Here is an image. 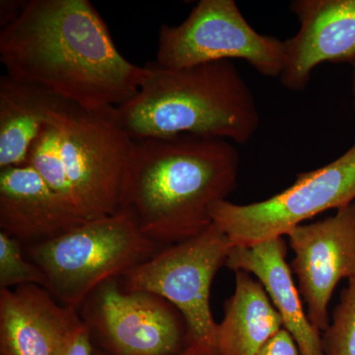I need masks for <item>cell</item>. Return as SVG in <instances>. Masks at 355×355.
I'll return each instance as SVG.
<instances>
[{
  "instance_id": "1",
  "label": "cell",
  "mask_w": 355,
  "mask_h": 355,
  "mask_svg": "<svg viewBox=\"0 0 355 355\" xmlns=\"http://www.w3.org/2000/svg\"><path fill=\"white\" fill-rule=\"evenodd\" d=\"M6 74L85 110L119 107L132 99L148 72L114 44L88 0H28L0 30Z\"/></svg>"
},
{
  "instance_id": "15",
  "label": "cell",
  "mask_w": 355,
  "mask_h": 355,
  "mask_svg": "<svg viewBox=\"0 0 355 355\" xmlns=\"http://www.w3.org/2000/svg\"><path fill=\"white\" fill-rule=\"evenodd\" d=\"M76 105L31 84L0 78V169L27 164L46 125Z\"/></svg>"
},
{
  "instance_id": "7",
  "label": "cell",
  "mask_w": 355,
  "mask_h": 355,
  "mask_svg": "<svg viewBox=\"0 0 355 355\" xmlns=\"http://www.w3.org/2000/svg\"><path fill=\"white\" fill-rule=\"evenodd\" d=\"M354 202L355 141L329 164L299 173L282 193L250 205L221 200L212 205L210 217L233 246H249L282 237L318 214Z\"/></svg>"
},
{
  "instance_id": "21",
  "label": "cell",
  "mask_w": 355,
  "mask_h": 355,
  "mask_svg": "<svg viewBox=\"0 0 355 355\" xmlns=\"http://www.w3.org/2000/svg\"><path fill=\"white\" fill-rule=\"evenodd\" d=\"M26 1L22 0H4L0 4V26L1 28L10 24L19 16Z\"/></svg>"
},
{
  "instance_id": "2",
  "label": "cell",
  "mask_w": 355,
  "mask_h": 355,
  "mask_svg": "<svg viewBox=\"0 0 355 355\" xmlns=\"http://www.w3.org/2000/svg\"><path fill=\"white\" fill-rule=\"evenodd\" d=\"M239 164L238 149L225 139L135 140L121 210L159 246L184 241L211 225L210 209L235 190Z\"/></svg>"
},
{
  "instance_id": "8",
  "label": "cell",
  "mask_w": 355,
  "mask_h": 355,
  "mask_svg": "<svg viewBox=\"0 0 355 355\" xmlns=\"http://www.w3.org/2000/svg\"><path fill=\"white\" fill-rule=\"evenodd\" d=\"M242 60L263 76L279 78L284 41L254 31L234 0H200L180 25H161L155 64L181 69Z\"/></svg>"
},
{
  "instance_id": "22",
  "label": "cell",
  "mask_w": 355,
  "mask_h": 355,
  "mask_svg": "<svg viewBox=\"0 0 355 355\" xmlns=\"http://www.w3.org/2000/svg\"><path fill=\"white\" fill-rule=\"evenodd\" d=\"M94 355H106L101 352L94 349ZM180 355H209V352L200 345H191L188 349L184 350L183 354Z\"/></svg>"
},
{
  "instance_id": "16",
  "label": "cell",
  "mask_w": 355,
  "mask_h": 355,
  "mask_svg": "<svg viewBox=\"0 0 355 355\" xmlns=\"http://www.w3.org/2000/svg\"><path fill=\"white\" fill-rule=\"evenodd\" d=\"M284 329L266 289L249 272H235V291L224 305L209 355H257Z\"/></svg>"
},
{
  "instance_id": "9",
  "label": "cell",
  "mask_w": 355,
  "mask_h": 355,
  "mask_svg": "<svg viewBox=\"0 0 355 355\" xmlns=\"http://www.w3.org/2000/svg\"><path fill=\"white\" fill-rule=\"evenodd\" d=\"M78 313L94 349L106 355H180L191 347L174 305L151 292L123 291L120 279L91 292Z\"/></svg>"
},
{
  "instance_id": "18",
  "label": "cell",
  "mask_w": 355,
  "mask_h": 355,
  "mask_svg": "<svg viewBox=\"0 0 355 355\" xmlns=\"http://www.w3.org/2000/svg\"><path fill=\"white\" fill-rule=\"evenodd\" d=\"M28 284L46 289V277L41 268L26 257L23 245L0 231V289Z\"/></svg>"
},
{
  "instance_id": "5",
  "label": "cell",
  "mask_w": 355,
  "mask_h": 355,
  "mask_svg": "<svg viewBox=\"0 0 355 355\" xmlns=\"http://www.w3.org/2000/svg\"><path fill=\"white\" fill-rule=\"evenodd\" d=\"M161 246L140 230L125 210L83 222L49 241L24 247L41 268L46 289L77 311L104 282L121 279L153 256Z\"/></svg>"
},
{
  "instance_id": "6",
  "label": "cell",
  "mask_w": 355,
  "mask_h": 355,
  "mask_svg": "<svg viewBox=\"0 0 355 355\" xmlns=\"http://www.w3.org/2000/svg\"><path fill=\"white\" fill-rule=\"evenodd\" d=\"M232 247L227 236L212 223L200 234L161 247L121 277V288L151 292L169 301L183 315L191 345H200L209 354L217 327L210 309V291Z\"/></svg>"
},
{
  "instance_id": "4",
  "label": "cell",
  "mask_w": 355,
  "mask_h": 355,
  "mask_svg": "<svg viewBox=\"0 0 355 355\" xmlns=\"http://www.w3.org/2000/svg\"><path fill=\"white\" fill-rule=\"evenodd\" d=\"M133 142L116 107L76 106L44 127L27 164L77 216L93 220L120 211Z\"/></svg>"
},
{
  "instance_id": "12",
  "label": "cell",
  "mask_w": 355,
  "mask_h": 355,
  "mask_svg": "<svg viewBox=\"0 0 355 355\" xmlns=\"http://www.w3.org/2000/svg\"><path fill=\"white\" fill-rule=\"evenodd\" d=\"M80 323L78 311L44 287L0 289V355H58Z\"/></svg>"
},
{
  "instance_id": "19",
  "label": "cell",
  "mask_w": 355,
  "mask_h": 355,
  "mask_svg": "<svg viewBox=\"0 0 355 355\" xmlns=\"http://www.w3.org/2000/svg\"><path fill=\"white\" fill-rule=\"evenodd\" d=\"M58 355H94V347L83 321L71 331Z\"/></svg>"
},
{
  "instance_id": "23",
  "label": "cell",
  "mask_w": 355,
  "mask_h": 355,
  "mask_svg": "<svg viewBox=\"0 0 355 355\" xmlns=\"http://www.w3.org/2000/svg\"><path fill=\"white\" fill-rule=\"evenodd\" d=\"M352 108L355 114V62H352Z\"/></svg>"
},
{
  "instance_id": "3",
  "label": "cell",
  "mask_w": 355,
  "mask_h": 355,
  "mask_svg": "<svg viewBox=\"0 0 355 355\" xmlns=\"http://www.w3.org/2000/svg\"><path fill=\"white\" fill-rule=\"evenodd\" d=\"M146 67L137 95L116 107L133 140L195 135L244 144L258 130L253 92L230 60L181 69Z\"/></svg>"
},
{
  "instance_id": "17",
  "label": "cell",
  "mask_w": 355,
  "mask_h": 355,
  "mask_svg": "<svg viewBox=\"0 0 355 355\" xmlns=\"http://www.w3.org/2000/svg\"><path fill=\"white\" fill-rule=\"evenodd\" d=\"M322 343L324 355H355V277L342 291Z\"/></svg>"
},
{
  "instance_id": "13",
  "label": "cell",
  "mask_w": 355,
  "mask_h": 355,
  "mask_svg": "<svg viewBox=\"0 0 355 355\" xmlns=\"http://www.w3.org/2000/svg\"><path fill=\"white\" fill-rule=\"evenodd\" d=\"M85 221L31 165L0 169V228L23 247L49 241Z\"/></svg>"
},
{
  "instance_id": "11",
  "label": "cell",
  "mask_w": 355,
  "mask_h": 355,
  "mask_svg": "<svg viewBox=\"0 0 355 355\" xmlns=\"http://www.w3.org/2000/svg\"><path fill=\"white\" fill-rule=\"evenodd\" d=\"M291 10L300 28L284 41V87L300 92L318 65L355 62V0H295Z\"/></svg>"
},
{
  "instance_id": "10",
  "label": "cell",
  "mask_w": 355,
  "mask_h": 355,
  "mask_svg": "<svg viewBox=\"0 0 355 355\" xmlns=\"http://www.w3.org/2000/svg\"><path fill=\"white\" fill-rule=\"evenodd\" d=\"M286 236L308 319L323 333L330 324L329 305L336 286L355 277V202L334 216L296 226Z\"/></svg>"
},
{
  "instance_id": "20",
  "label": "cell",
  "mask_w": 355,
  "mask_h": 355,
  "mask_svg": "<svg viewBox=\"0 0 355 355\" xmlns=\"http://www.w3.org/2000/svg\"><path fill=\"white\" fill-rule=\"evenodd\" d=\"M257 355H303L293 336L282 329L266 343Z\"/></svg>"
},
{
  "instance_id": "14",
  "label": "cell",
  "mask_w": 355,
  "mask_h": 355,
  "mask_svg": "<svg viewBox=\"0 0 355 355\" xmlns=\"http://www.w3.org/2000/svg\"><path fill=\"white\" fill-rule=\"evenodd\" d=\"M286 254L282 236L249 246H233L226 266L249 272L261 282L303 355H324L322 333L308 319Z\"/></svg>"
}]
</instances>
